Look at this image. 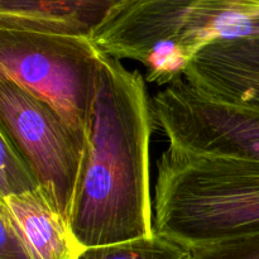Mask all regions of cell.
<instances>
[{
	"mask_svg": "<svg viewBox=\"0 0 259 259\" xmlns=\"http://www.w3.org/2000/svg\"><path fill=\"white\" fill-rule=\"evenodd\" d=\"M146 78L100 52L98 93L70 228L82 249L154 237Z\"/></svg>",
	"mask_w": 259,
	"mask_h": 259,
	"instance_id": "1",
	"label": "cell"
},
{
	"mask_svg": "<svg viewBox=\"0 0 259 259\" xmlns=\"http://www.w3.org/2000/svg\"><path fill=\"white\" fill-rule=\"evenodd\" d=\"M259 34V0H115L91 35L99 52L138 61L169 85L214 42Z\"/></svg>",
	"mask_w": 259,
	"mask_h": 259,
	"instance_id": "2",
	"label": "cell"
},
{
	"mask_svg": "<svg viewBox=\"0 0 259 259\" xmlns=\"http://www.w3.org/2000/svg\"><path fill=\"white\" fill-rule=\"evenodd\" d=\"M156 166L157 235L192 248L259 233V162L168 146Z\"/></svg>",
	"mask_w": 259,
	"mask_h": 259,
	"instance_id": "3",
	"label": "cell"
},
{
	"mask_svg": "<svg viewBox=\"0 0 259 259\" xmlns=\"http://www.w3.org/2000/svg\"><path fill=\"white\" fill-rule=\"evenodd\" d=\"M100 52L90 37L0 28V77L51 106L88 143Z\"/></svg>",
	"mask_w": 259,
	"mask_h": 259,
	"instance_id": "4",
	"label": "cell"
},
{
	"mask_svg": "<svg viewBox=\"0 0 259 259\" xmlns=\"http://www.w3.org/2000/svg\"><path fill=\"white\" fill-rule=\"evenodd\" d=\"M0 126L25 157L53 209L70 224L86 144L48 104L3 77Z\"/></svg>",
	"mask_w": 259,
	"mask_h": 259,
	"instance_id": "5",
	"label": "cell"
},
{
	"mask_svg": "<svg viewBox=\"0 0 259 259\" xmlns=\"http://www.w3.org/2000/svg\"><path fill=\"white\" fill-rule=\"evenodd\" d=\"M152 108L168 146L259 162V111L206 98L182 77L154 94Z\"/></svg>",
	"mask_w": 259,
	"mask_h": 259,
	"instance_id": "6",
	"label": "cell"
},
{
	"mask_svg": "<svg viewBox=\"0 0 259 259\" xmlns=\"http://www.w3.org/2000/svg\"><path fill=\"white\" fill-rule=\"evenodd\" d=\"M182 78L206 98L259 111V34L206 46Z\"/></svg>",
	"mask_w": 259,
	"mask_h": 259,
	"instance_id": "7",
	"label": "cell"
},
{
	"mask_svg": "<svg viewBox=\"0 0 259 259\" xmlns=\"http://www.w3.org/2000/svg\"><path fill=\"white\" fill-rule=\"evenodd\" d=\"M115 0H0V28L90 37Z\"/></svg>",
	"mask_w": 259,
	"mask_h": 259,
	"instance_id": "8",
	"label": "cell"
},
{
	"mask_svg": "<svg viewBox=\"0 0 259 259\" xmlns=\"http://www.w3.org/2000/svg\"><path fill=\"white\" fill-rule=\"evenodd\" d=\"M33 259H77L82 248L70 224L53 209L38 189L20 196L0 200Z\"/></svg>",
	"mask_w": 259,
	"mask_h": 259,
	"instance_id": "9",
	"label": "cell"
},
{
	"mask_svg": "<svg viewBox=\"0 0 259 259\" xmlns=\"http://www.w3.org/2000/svg\"><path fill=\"white\" fill-rule=\"evenodd\" d=\"M77 259H192V255L187 247L154 234L147 239L86 248Z\"/></svg>",
	"mask_w": 259,
	"mask_h": 259,
	"instance_id": "10",
	"label": "cell"
},
{
	"mask_svg": "<svg viewBox=\"0 0 259 259\" xmlns=\"http://www.w3.org/2000/svg\"><path fill=\"white\" fill-rule=\"evenodd\" d=\"M2 162H0V200L37 191V179L29 163L9 134L0 126Z\"/></svg>",
	"mask_w": 259,
	"mask_h": 259,
	"instance_id": "11",
	"label": "cell"
},
{
	"mask_svg": "<svg viewBox=\"0 0 259 259\" xmlns=\"http://www.w3.org/2000/svg\"><path fill=\"white\" fill-rule=\"evenodd\" d=\"M192 259H259V233L189 248Z\"/></svg>",
	"mask_w": 259,
	"mask_h": 259,
	"instance_id": "12",
	"label": "cell"
},
{
	"mask_svg": "<svg viewBox=\"0 0 259 259\" xmlns=\"http://www.w3.org/2000/svg\"><path fill=\"white\" fill-rule=\"evenodd\" d=\"M0 259H33L19 230L10 219L4 206L0 205Z\"/></svg>",
	"mask_w": 259,
	"mask_h": 259,
	"instance_id": "13",
	"label": "cell"
}]
</instances>
